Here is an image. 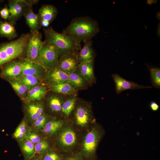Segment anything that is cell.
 Listing matches in <instances>:
<instances>
[{
    "instance_id": "6da1fadb",
    "label": "cell",
    "mask_w": 160,
    "mask_h": 160,
    "mask_svg": "<svg viewBox=\"0 0 160 160\" xmlns=\"http://www.w3.org/2000/svg\"><path fill=\"white\" fill-rule=\"evenodd\" d=\"M97 22L88 16L75 18L63 33L79 43L92 39L99 31Z\"/></svg>"
},
{
    "instance_id": "7a4b0ae2",
    "label": "cell",
    "mask_w": 160,
    "mask_h": 160,
    "mask_svg": "<svg viewBox=\"0 0 160 160\" xmlns=\"http://www.w3.org/2000/svg\"><path fill=\"white\" fill-rule=\"evenodd\" d=\"M30 33H23L17 39L0 44V68L17 59H25Z\"/></svg>"
},
{
    "instance_id": "3957f363",
    "label": "cell",
    "mask_w": 160,
    "mask_h": 160,
    "mask_svg": "<svg viewBox=\"0 0 160 160\" xmlns=\"http://www.w3.org/2000/svg\"><path fill=\"white\" fill-rule=\"evenodd\" d=\"M45 36L44 42L55 47L58 50L59 56L69 53L78 52L81 49L79 43L63 33H58L52 27L44 28Z\"/></svg>"
},
{
    "instance_id": "277c9868",
    "label": "cell",
    "mask_w": 160,
    "mask_h": 160,
    "mask_svg": "<svg viewBox=\"0 0 160 160\" xmlns=\"http://www.w3.org/2000/svg\"><path fill=\"white\" fill-rule=\"evenodd\" d=\"M38 1L36 0H9L8 5L10 15L7 20L15 24L17 21L24 16L26 12Z\"/></svg>"
},
{
    "instance_id": "5b68a950",
    "label": "cell",
    "mask_w": 160,
    "mask_h": 160,
    "mask_svg": "<svg viewBox=\"0 0 160 160\" xmlns=\"http://www.w3.org/2000/svg\"><path fill=\"white\" fill-rule=\"evenodd\" d=\"M42 38L39 31L30 32L25 58L26 60L39 63L40 51L44 43Z\"/></svg>"
},
{
    "instance_id": "8992f818",
    "label": "cell",
    "mask_w": 160,
    "mask_h": 160,
    "mask_svg": "<svg viewBox=\"0 0 160 160\" xmlns=\"http://www.w3.org/2000/svg\"><path fill=\"white\" fill-rule=\"evenodd\" d=\"M43 42L40 51L39 63L47 70L56 68L59 57L57 50L53 46Z\"/></svg>"
},
{
    "instance_id": "52a82bcc",
    "label": "cell",
    "mask_w": 160,
    "mask_h": 160,
    "mask_svg": "<svg viewBox=\"0 0 160 160\" xmlns=\"http://www.w3.org/2000/svg\"><path fill=\"white\" fill-rule=\"evenodd\" d=\"M101 135L97 127L93 128L87 135L83 145V154L84 157H89L95 155Z\"/></svg>"
},
{
    "instance_id": "ba28073f",
    "label": "cell",
    "mask_w": 160,
    "mask_h": 160,
    "mask_svg": "<svg viewBox=\"0 0 160 160\" xmlns=\"http://www.w3.org/2000/svg\"><path fill=\"white\" fill-rule=\"evenodd\" d=\"M24 59L15 60L2 66L0 68V77L8 81L21 74Z\"/></svg>"
},
{
    "instance_id": "9c48e42d",
    "label": "cell",
    "mask_w": 160,
    "mask_h": 160,
    "mask_svg": "<svg viewBox=\"0 0 160 160\" xmlns=\"http://www.w3.org/2000/svg\"><path fill=\"white\" fill-rule=\"evenodd\" d=\"M78 52L69 53L60 57L56 68L68 74L77 70L80 63Z\"/></svg>"
},
{
    "instance_id": "30bf717a",
    "label": "cell",
    "mask_w": 160,
    "mask_h": 160,
    "mask_svg": "<svg viewBox=\"0 0 160 160\" xmlns=\"http://www.w3.org/2000/svg\"><path fill=\"white\" fill-rule=\"evenodd\" d=\"M47 73V70L40 63L24 59L21 74L35 76L42 82L45 80Z\"/></svg>"
},
{
    "instance_id": "8fae6325",
    "label": "cell",
    "mask_w": 160,
    "mask_h": 160,
    "mask_svg": "<svg viewBox=\"0 0 160 160\" xmlns=\"http://www.w3.org/2000/svg\"><path fill=\"white\" fill-rule=\"evenodd\" d=\"M57 14V9L54 6L50 4L42 6L37 14L40 27L48 28L56 18Z\"/></svg>"
},
{
    "instance_id": "7c38bea8",
    "label": "cell",
    "mask_w": 160,
    "mask_h": 160,
    "mask_svg": "<svg viewBox=\"0 0 160 160\" xmlns=\"http://www.w3.org/2000/svg\"><path fill=\"white\" fill-rule=\"evenodd\" d=\"M115 84L116 91L117 95L122 91L128 89H135L151 88V86H146L124 79L117 73L112 75Z\"/></svg>"
},
{
    "instance_id": "4fadbf2b",
    "label": "cell",
    "mask_w": 160,
    "mask_h": 160,
    "mask_svg": "<svg viewBox=\"0 0 160 160\" xmlns=\"http://www.w3.org/2000/svg\"><path fill=\"white\" fill-rule=\"evenodd\" d=\"M25 109L26 119L33 123L44 113V108L40 101L33 100L26 102Z\"/></svg>"
},
{
    "instance_id": "5bb4252c",
    "label": "cell",
    "mask_w": 160,
    "mask_h": 160,
    "mask_svg": "<svg viewBox=\"0 0 160 160\" xmlns=\"http://www.w3.org/2000/svg\"><path fill=\"white\" fill-rule=\"evenodd\" d=\"M45 80L51 85L69 83L68 74L55 68L47 70Z\"/></svg>"
},
{
    "instance_id": "9a60e30c",
    "label": "cell",
    "mask_w": 160,
    "mask_h": 160,
    "mask_svg": "<svg viewBox=\"0 0 160 160\" xmlns=\"http://www.w3.org/2000/svg\"><path fill=\"white\" fill-rule=\"evenodd\" d=\"M83 42V47L81 48L78 53L80 62L93 61L95 57V52L92 39Z\"/></svg>"
},
{
    "instance_id": "2e32d148",
    "label": "cell",
    "mask_w": 160,
    "mask_h": 160,
    "mask_svg": "<svg viewBox=\"0 0 160 160\" xmlns=\"http://www.w3.org/2000/svg\"><path fill=\"white\" fill-rule=\"evenodd\" d=\"M78 69L81 75L86 80L90 83L95 82L93 61L87 62H80Z\"/></svg>"
},
{
    "instance_id": "e0dca14e",
    "label": "cell",
    "mask_w": 160,
    "mask_h": 160,
    "mask_svg": "<svg viewBox=\"0 0 160 160\" xmlns=\"http://www.w3.org/2000/svg\"><path fill=\"white\" fill-rule=\"evenodd\" d=\"M47 92L46 87L42 83L30 89L25 102L33 100L40 101L45 96Z\"/></svg>"
},
{
    "instance_id": "ac0fdd59",
    "label": "cell",
    "mask_w": 160,
    "mask_h": 160,
    "mask_svg": "<svg viewBox=\"0 0 160 160\" xmlns=\"http://www.w3.org/2000/svg\"><path fill=\"white\" fill-rule=\"evenodd\" d=\"M15 24L7 21H0V37H5L12 40L17 35L14 26Z\"/></svg>"
},
{
    "instance_id": "d6986e66",
    "label": "cell",
    "mask_w": 160,
    "mask_h": 160,
    "mask_svg": "<svg viewBox=\"0 0 160 160\" xmlns=\"http://www.w3.org/2000/svg\"><path fill=\"white\" fill-rule=\"evenodd\" d=\"M24 16L26 23L30 29L31 32L39 31L41 28L38 14L33 12L32 8L29 9Z\"/></svg>"
},
{
    "instance_id": "ffe728a7",
    "label": "cell",
    "mask_w": 160,
    "mask_h": 160,
    "mask_svg": "<svg viewBox=\"0 0 160 160\" xmlns=\"http://www.w3.org/2000/svg\"><path fill=\"white\" fill-rule=\"evenodd\" d=\"M59 138L61 144L66 146L73 145L76 140L75 132L70 128H66L63 130L59 134Z\"/></svg>"
},
{
    "instance_id": "44dd1931",
    "label": "cell",
    "mask_w": 160,
    "mask_h": 160,
    "mask_svg": "<svg viewBox=\"0 0 160 160\" xmlns=\"http://www.w3.org/2000/svg\"><path fill=\"white\" fill-rule=\"evenodd\" d=\"M75 117L78 124L83 126L86 125L89 121L90 117V112L86 107L80 106L76 110Z\"/></svg>"
},
{
    "instance_id": "7402d4cb",
    "label": "cell",
    "mask_w": 160,
    "mask_h": 160,
    "mask_svg": "<svg viewBox=\"0 0 160 160\" xmlns=\"http://www.w3.org/2000/svg\"><path fill=\"white\" fill-rule=\"evenodd\" d=\"M8 81L18 96L25 101L27 97L29 89L15 79H10Z\"/></svg>"
},
{
    "instance_id": "603a6c76",
    "label": "cell",
    "mask_w": 160,
    "mask_h": 160,
    "mask_svg": "<svg viewBox=\"0 0 160 160\" xmlns=\"http://www.w3.org/2000/svg\"><path fill=\"white\" fill-rule=\"evenodd\" d=\"M19 141L21 149L25 158L28 160L31 159L35 153L34 144L27 138Z\"/></svg>"
},
{
    "instance_id": "cb8c5ba5",
    "label": "cell",
    "mask_w": 160,
    "mask_h": 160,
    "mask_svg": "<svg viewBox=\"0 0 160 160\" xmlns=\"http://www.w3.org/2000/svg\"><path fill=\"white\" fill-rule=\"evenodd\" d=\"M49 108L52 112H57L61 110L63 103L62 98L57 95H52L47 98Z\"/></svg>"
},
{
    "instance_id": "d4e9b609",
    "label": "cell",
    "mask_w": 160,
    "mask_h": 160,
    "mask_svg": "<svg viewBox=\"0 0 160 160\" xmlns=\"http://www.w3.org/2000/svg\"><path fill=\"white\" fill-rule=\"evenodd\" d=\"M30 128L25 120H23L16 129L13 134L16 139L20 141L27 138L30 132Z\"/></svg>"
},
{
    "instance_id": "484cf974",
    "label": "cell",
    "mask_w": 160,
    "mask_h": 160,
    "mask_svg": "<svg viewBox=\"0 0 160 160\" xmlns=\"http://www.w3.org/2000/svg\"><path fill=\"white\" fill-rule=\"evenodd\" d=\"M18 80L28 87L29 89L31 88L42 83L39 79L35 76L20 74L14 79Z\"/></svg>"
},
{
    "instance_id": "4316f807",
    "label": "cell",
    "mask_w": 160,
    "mask_h": 160,
    "mask_svg": "<svg viewBox=\"0 0 160 160\" xmlns=\"http://www.w3.org/2000/svg\"><path fill=\"white\" fill-rule=\"evenodd\" d=\"M49 89L54 92L63 94H71L75 90V88L69 83L51 85Z\"/></svg>"
},
{
    "instance_id": "83f0119b",
    "label": "cell",
    "mask_w": 160,
    "mask_h": 160,
    "mask_svg": "<svg viewBox=\"0 0 160 160\" xmlns=\"http://www.w3.org/2000/svg\"><path fill=\"white\" fill-rule=\"evenodd\" d=\"M63 124V121L61 120L49 121L46 123L42 130L45 134L51 135L58 131Z\"/></svg>"
},
{
    "instance_id": "f1b7e54d",
    "label": "cell",
    "mask_w": 160,
    "mask_h": 160,
    "mask_svg": "<svg viewBox=\"0 0 160 160\" xmlns=\"http://www.w3.org/2000/svg\"><path fill=\"white\" fill-rule=\"evenodd\" d=\"M77 70L68 74L69 83L74 88H82L85 84L84 78Z\"/></svg>"
},
{
    "instance_id": "f546056e",
    "label": "cell",
    "mask_w": 160,
    "mask_h": 160,
    "mask_svg": "<svg viewBox=\"0 0 160 160\" xmlns=\"http://www.w3.org/2000/svg\"><path fill=\"white\" fill-rule=\"evenodd\" d=\"M149 69L153 86L156 88H160V69L159 68L147 65Z\"/></svg>"
},
{
    "instance_id": "4dcf8cb0",
    "label": "cell",
    "mask_w": 160,
    "mask_h": 160,
    "mask_svg": "<svg viewBox=\"0 0 160 160\" xmlns=\"http://www.w3.org/2000/svg\"><path fill=\"white\" fill-rule=\"evenodd\" d=\"M76 100L75 97H73L68 99L63 103L61 110L65 116H68L73 110Z\"/></svg>"
},
{
    "instance_id": "1f68e13d",
    "label": "cell",
    "mask_w": 160,
    "mask_h": 160,
    "mask_svg": "<svg viewBox=\"0 0 160 160\" xmlns=\"http://www.w3.org/2000/svg\"><path fill=\"white\" fill-rule=\"evenodd\" d=\"M48 119L47 115L43 113L33 123V128L37 131L42 130L47 122Z\"/></svg>"
},
{
    "instance_id": "d6a6232c",
    "label": "cell",
    "mask_w": 160,
    "mask_h": 160,
    "mask_svg": "<svg viewBox=\"0 0 160 160\" xmlns=\"http://www.w3.org/2000/svg\"><path fill=\"white\" fill-rule=\"evenodd\" d=\"M49 145L47 141L41 140L35 145V153L41 154L44 152L48 148Z\"/></svg>"
},
{
    "instance_id": "836d02e7",
    "label": "cell",
    "mask_w": 160,
    "mask_h": 160,
    "mask_svg": "<svg viewBox=\"0 0 160 160\" xmlns=\"http://www.w3.org/2000/svg\"><path fill=\"white\" fill-rule=\"evenodd\" d=\"M60 156L53 151L46 153L43 157L42 160H61Z\"/></svg>"
},
{
    "instance_id": "e575fe53",
    "label": "cell",
    "mask_w": 160,
    "mask_h": 160,
    "mask_svg": "<svg viewBox=\"0 0 160 160\" xmlns=\"http://www.w3.org/2000/svg\"><path fill=\"white\" fill-rule=\"evenodd\" d=\"M27 138L34 145L41 140L40 137L35 132H30Z\"/></svg>"
},
{
    "instance_id": "d590c367",
    "label": "cell",
    "mask_w": 160,
    "mask_h": 160,
    "mask_svg": "<svg viewBox=\"0 0 160 160\" xmlns=\"http://www.w3.org/2000/svg\"><path fill=\"white\" fill-rule=\"evenodd\" d=\"M10 15L9 10L7 6H5L0 11V15L1 18L6 21L8 19Z\"/></svg>"
},
{
    "instance_id": "8d00e7d4",
    "label": "cell",
    "mask_w": 160,
    "mask_h": 160,
    "mask_svg": "<svg viewBox=\"0 0 160 160\" xmlns=\"http://www.w3.org/2000/svg\"><path fill=\"white\" fill-rule=\"evenodd\" d=\"M159 106L155 102L151 101L150 104V108L151 110L153 111H156L159 108Z\"/></svg>"
},
{
    "instance_id": "74e56055",
    "label": "cell",
    "mask_w": 160,
    "mask_h": 160,
    "mask_svg": "<svg viewBox=\"0 0 160 160\" xmlns=\"http://www.w3.org/2000/svg\"><path fill=\"white\" fill-rule=\"evenodd\" d=\"M65 160H82L79 157L76 156H73L67 158Z\"/></svg>"
},
{
    "instance_id": "f35d334b",
    "label": "cell",
    "mask_w": 160,
    "mask_h": 160,
    "mask_svg": "<svg viewBox=\"0 0 160 160\" xmlns=\"http://www.w3.org/2000/svg\"><path fill=\"white\" fill-rule=\"evenodd\" d=\"M32 160H42V159H34Z\"/></svg>"
}]
</instances>
